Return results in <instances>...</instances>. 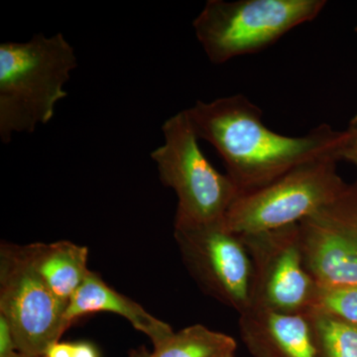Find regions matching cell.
Masks as SVG:
<instances>
[{"label":"cell","instance_id":"cell-23","mask_svg":"<svg viewBox=\"0 0 357 357\" xmlns=\"http://www.w3.org/2000/svg\"><path fill=\"white\" fill-rule=\"evenodd\" d=\"M147 354H145V352H136V354H134L132 357H146Z\"/></svg>","mask_w":357,"mask_h":357},{"label":"cell","instance_id":"cell-15","mask_svg":"<svg viewBox=\"0 0 357 357\" xmlns=\"http://www.w3.org/2000/svg\"><path fill=\"white\" fill-rule=\"evenodd\" d=\"M312 309L357 325V285L319 287Z\"/></svg>","mask_w":357,"mask_h":357},{"label":"cell","instance_id":"cell-7","mask_svg":"<svg viewBox=\"0 0 357 357\" xmlns=\"http://www.w3.org/2000/svg\"><path fill=\"white\" fill-rule=\"evenodd\" d=\"M68 305L56 297L26 260L21 245L0 246V314L13 328L17 351L45 356L70 328Z\"/></svg>","mask_w":357,"mask_h":357},{"label":"cell","instance_id":"cell-22","mask_svg":"<svg viewBox=\"0 0 357 357\" xmlns=\"http://www.w3.org/2000/svg\"><path fill=\"white\" fill-rule=\"evenodd\" d=\"M217 357H236V351L227 352V354H222V356Z\"/></svg>","mask_w":357,"mask_h":357},{"label":"cell","instance_id":"cell-9","mask_svg":"<svg viewBox=\"0 0 357 357\" xmlns=\"http://www.w3.org/2000/svg\"><path fill=\"white\" fill-rule=\"evenodd\" d=\"M298 227L305 265L319 287L357 285V185Z\"/></svg>","mask_w":357,"mask_h":357},{"label":"cell","instance_id":"cell-17","mask_svg":"<svg viewBox=\"0 0 357 357\" xmlns=\"http://www.w3.org/2000/svg\"><path fill=\"white\" fill-rule=\"evenodd\" d=\"M72 357H100L95 345L86 342H72Z\"/></svg>","mask_w":357,"mask_h":357},{"label":"cell","instance_id":"cell-16","mask_svg":"<svg viewBox=\"0 0 357 357\" xmlns=\"http://www.w3.org/2000/svg\"><path fill=\"white\" fill-rule=\"evenodd\" d=\"M17 352L10 324L3 314H0V357H13Z\"/></svg>","mask_w":357,"mask_h":357},{"label":"cell","instance_id":"cell-8","mask_svg":"<svg viewBox=\"0 0 357 357\" xmlns=\"http://www.w3.org/2000/svg\"><path fill=\"white\" fill-rule=\"evenodd\" d=\"M252 263V306L307 312L319 286L305 265L298 225L241 234Z\"/></svg>","mask_w":357,"mask_h":357},{"label":"cell","instance_id":"cell-3","mask_svg":"<svg viewBox=\"0 0 357 357\" xmlns=\"http://www.w3.org/2000/svg\"><path fill=\"white\" fill-rule=\"evenodd\" d=\"M325 0H210L194 21L197 38L211 62L222 64L255 53L314 20Z\"/></svg>","mask_w":357,"mask_h":357},{"label":"cell","instance_id":"cell-21","mask_svg":"<svg viewBox=\"0 0 357 357\" xmlns=\"http://www.w3.org/2000/svg\"><path fill=\"white\" fill-rule=\"evenodd\" d=\"M13 357H46L45 356H27V354H20V352H17Z\"/></svg>","mask_w":357,"mask_h":357},{"label":"cell","instance_id":"cell-11","mask_svg":"<svg viewBox=\"0 0 357 357\" xmlns=\"http://www.w3.org/2000/svg\"><path fill=\"white\" fill-rule=\"evenodd\" d=\"M100 312H112L126 319L135 330L147 335L153 345L174 333L165 321L152 316L135 301L117 292L100 275L91 271L68 303L66 321L70 326L82 317Z\"/></svg>","mask_w":357,"mask_h":357},{"label":"cell","instance_id":"cell-6","mask_svg":"<svg viewBox=\"0 0 357 357\" xmlns=\"http://www.w3.org/2000/svg\"><path fill=\"white\" fill-rule=\"evenodd\" d=\"M174 236L185 268L204 293L238 314L250 309L252 263L241 234L220 220L175 222Z\"/></svg>","mask_w":357,"mask_h":357},{"label":"cell","instance_id":"cell-19","mask_svg":"<svg viewBox=\"0 0 357 357\" xmlns=\"http://www.w3.org/2000/svg\"><path fill=\"white\" fill-rule=\"evenodd\" d=\"M340 159L349 160L357 167V141H347L340 150Z\"/></svg>","mask_w":357,"mask_h":357},{"label":"cell","instance_id":"cell-10","mask_svg":"<svg viewBox=\"0 0 357 357\" xmlns=\"http://www.w3.org/2000/svg\"><path fill=\"white\" fill-rule=\"evenodd\" d=\"M241 337L258 357H319L307 312L251 307L239 314Z\"/></svg>","mask_w":357,"mask_h":357},{"label":"cell","instance_id":"cell-14","mask_svg":"<svg viewBox=\"0 0 357 357\" xmlns=\"http://www.w3.org/2000/svg\"><path fill=\"white\" fill-rule=\"evenodd\" d=\"M307 314L319 357H357V325L318 310Z\"/></svg>","mask_w":357,"mask_h":357},{"label":"cell","instance_id":"cell-18","mask_svg":"<svg viewBox=\"0 0 357 357\" xmlns=\"http://www.w3.org/2000/svg\"><path fill=\"white\" fill-rule=\"evenodd\" d=\"M46 357H72V342H56L47 351Z\"/></svg>","mask_w":357,"mask_h":357},{"label":"cell","instance_id":"cell-4","mask_svg":"<svg viewBox=\"0 0 357 357\" xmlns=\"http://www.w3.org/2000/svg\"><path fill=\"white\" fill-rule=\"evenodd\" d=\"M162 132L164 143L152 152L151 158L161 182L177 196L175 222L225 220L239 196L238 189L204 156L185 109L169 117Z\"/></svg>","mask_w":357,"mask_h":357},{"label":"cell","instance_id":"cell-13","mask_svg":"<svg viewBox=\"0 0 357 357\" xmlns=\"http://www.w3.org/2000/svg\"><path fill=\"white\" fill-rule=\"evenodd\" d=\"M236 351V342L225 333L194 325L174 332L146 357H217Z\"/></svg>","mask_w":357,"mask_h":357},{"label":"cell","instance_id":"cell-12","mask_svg":"<svg viewBox=\"0 0 357 357\" xmlns=\"http://www.w3.org/2000/svg\"><path fill=\"white\" fill-rule=\"evenodd\" d=\"M21 250L47 287L67 305L91 272L88 248L70 241L26 244Z\"/></svg>","mask_w":357,"mask_h":357},{"label":"cell","instance_id":"cell-2","mask_svg":"<svg viewBox=\"0 0 357 357\" xmlns=\"http://www.w3.org/2000/svg\"><path fill=\"white\" fill-rule=\"evenodd\" d=\"M77 66L76 52L62 33L0 44L2 142H10L16 133H33L53 119Z\"/></svg>","mask_w":357,"mask_h":357},{"label":"cell","instance_id":"cell-5","mask_svg":"<svg viewBox=\"0 0 357 357\" xmlns=\"http://www.w3.org/2000/svg\"><path fill=\"white\" fill-rule=\"evenodd\" d=\"M337 160L328 156L307 162L239 195L225 215V225L237 234H248L299 225L347 189L337 172Z\"/></svg>","mask_w":357,"mask_h":357},{"label":"cell","instance_id":"cell-20","mask_svg":"<svg viewBox=\"0 0 357 357\" xmlns=\"http://www.w3.org/2000/svg\"><path fill=\"white\" fill-rule=\"evenodd\" d=\"M349 141H357V112L356 116L352 119L349 128L345 130Z\"/></svg>","mask_w":357,"mask_h":357},{"label":"cell","instance_id":"cell-1","mask_svg":"<svg viewBox=\"0 0 357 357\" xmlns=\"http://www.w3.org/2000/svg\"><path fill=\"white\" fill-rule=\"evenodd\" d=\"M199 139L217 150L239 195L255 191L307 162L335 156L345 131L321 124L304 136L282 135L265 126L262 112L243 95L197 102L185 109Z\"/></svg>","mask_w":357,"mask_h":357}]
</instances>
